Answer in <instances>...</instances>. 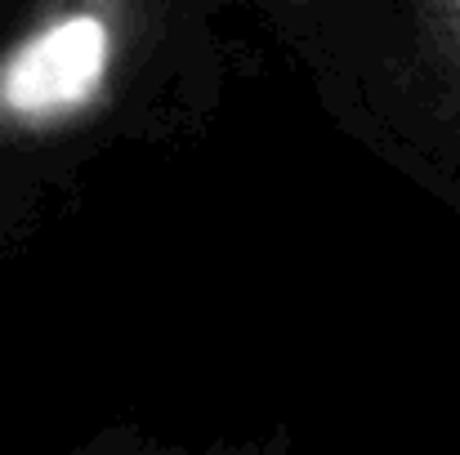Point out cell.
Here are the masks:
<instances>
[{"mask_svg": "<svg viewBox=\"0 0 460 455\" xmlns=\"http://www.w3.org/2000/svg\"><path fill=\"white\" fill-rule=\"evenodd\" d=\"M416 31L460 94V0H407Z\"/></svg>", "mask_w": 460, "mask_h": 455, "instance_id": "cell-2", "label": "cell"}, {"mask_svg": "<svg viewBox=\"0 0 460 455\" xmlns=\"http://www.w3.org/2000/svg\"><path fill=\"white\" fill-rule=\"evenodd\" d=\"M148 0H36L0 45V148H40L94 126L121 94Z\"/></svg>", "mask_w": 460, "mask_h": 455, "instance_id": "cell-1", "label": "cell"}, {"mask_svg": "<svg viewBox=\"0 0 460 455\" xmlns=\"http://www.w3.org/2000/svg\"><path fill=\"white\" fill-rule=\"evenodd\" d=\"M291 4H308V0H291Z\"/></svg>", "mask_w": 460, "mask_h": 455, "instance_id": "cell-3", "label": "cell"}]
</instances>
